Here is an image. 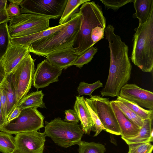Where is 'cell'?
I'll return each mask as SVG.
<instances>
[{"mask_svg":"<svg viewBox=\"0 0 153 153\" xmlns=\"http://www.w3.org/2000/svg\"><path fill=\"white\" fill-rule=\"evenodd\" d=\"M114 29L112 25H109L104 31L109 44L110 59L108 76L100 92L102 97L119 96L121 89L131 77L132 65L128 56V46L115 34Z\"/></svg>","mask_w":153,"mask_h":153,"instance_id":"6da1fadb","label":"cell"},{"mask_svg":"<svg viewBox=\"0 0 153 153\" xmlns=\"http://www.w3.org/2000/svg\"><path fill=\"white\" fill-rule=\"evenodd\" d=\"M79 13L80 27L74 48L80 56L103 38L106 19L100 6L94 1L83 4Z\"/></svg>","mask_w":153,"mask_h":153,"instance_id":"7a4b0ae2","label":"cell"},{"mask_svg":"<svg viewBox=\"0 0 153 153\" xmlns=\"http://www.w3.org/2000/svg\"><path fill=\"white\" fill-rule=\"evenodd\" d=\"M80 23V16L78 12L71 17L68 24L62 29L29 45V52L46 56L54 51L74 47L79 30Z\"/></svg>","mask_w":153,"mask_h":153,"instance_id":"3957f363","label":"cell"},{"mask_svg":"<svg viewBox=\"0 0 153 153\" xmlns=\"http://www.w3.org/2000/svg\"><path fill=\"white\" fill-rule=\"evenodd\" d=\"M131 59L143 71L153 69V11L146 22L135 29Z\"/></svg>","mask_w":153,"mask_h":153,"instance_id":"277c9868","label":"cell"},{"mask_svg":"<svg viewBox=\"0 0 153 153\" xmlns=\"http://www.w3.org/2000/svg\"><path fill=\"white\" fill-rule=\"evenodd\" d=\"M46 136L51 138L58 145L67 148L78 145L84 132L78 123H72L55 118L50 122H45Z\"/></svg>","mask_w":153,"mask_h":153,"instance_id":"5b68a950","label":"cell"},{"mask_svg":"<svg viewBox=\"0 0 153 153\" xmlns=\"http://www.w3.org/2000/svg\"><path fill=\"white\" fill-rule=\"evenodd\" d=\"M51 19L35 14L22 13L13 17L8 25L11 38L24 36L49 28Z\"/></svg>","mask_w":153,"mask_h":153,"instance_id":"8992f818","label":"cell"},{"mask_svg":"<svg viewBox=\"0 0 153 153\" xmlns=\"http://www.w3.org/2000/svg\"><path fill=\"white\" fill-rule=\"evenodd\" d=\"M37 108L32 107L22 109L17 117L0 127V131L11 134L37 131L44 127L45 117Z\"/></svg>","mask_w":153,"mask_h":153,"instance_id":"52a82bcc","label":"cell"},{"mask_svg":"<svg viewBox=\"0 0 153 153\" xmlns=\"http://www.w3.org/2000/svg\"><path fill=\"white\" fill-rule=\"evenodd\" d=\"M34 61L28 53L10 74L19 102L27 94L33 84L35 71Z\"/></svg>","mask_w":153,"mask_h":153,"instance_id":"ba28073f","label":"cell"},{"mask_svg":"<svg viewBox=\"0 0 153 153\" xmlns=\"http://www.w3.org/2000/svg\"><path fill=\"white\" fill-rule=\"evenodd\" d=\"M68 0H22L21 14L28 13L56 19L61 16Z\"/></svg>","mask_w":153,"mask_h":153,"instance_id":"9c48e42d","label":"cell"},{"mask_svg":"<svg viewBox=\"0 0 153 153\" xmlns=\"http://www.w3.org/2000/svg\"><path fill=\"white\" fill-rule=\"evenodd\" d=\"M98 116L105 129L111 134L120 135V129L108 98L100 95H92Z\"/></svg>","mask_w":153,"mask_h":153,"instance_id":"30bf717a","label":"cell"},{"mask_svg":"<svg viewBox=\"0 0 153 153\" xmlns=\"http://www.w3.org/2000/svg\"><path fill=\"white\" fill-rule=\"evenodd\" d=\"M46 137L44 132L37 131L18 133L14 137L15 151L18 153H43Z\"/></svg>","mask_w":153,"mask_h":153,"instance_id":"8fae6325","label":"cell"},{"mask_svg":"<svg viewBox=\"0 0 153 153\" xmlns=\"http://www.w3.org/2000/svg\"><path fill=\"white\" fill-rule=\"evenodd\" d=\"M119 96L141 107L153 109V93L135 84L125 85L121 89Z\"/></svg>","mask_w":153,"mask_h":153,"instance_id":"7c38bea8","label":"cell"},{"mask_svg":"<svg viewBox=\"0 0 153 153\" xmlns=\"http://www.w3.org/2000/svg\"><path fill=\"white\" fill-rule=\"evenodd\" d=\"M62 69L51 64L46 59L38 64L33 75V85L37 89L59 81Z\"/></svg>","mask_w":153,"mask_h":153,"instance_id":"4fadbf2b","label":"cell"},{"mask_svg":"<svg viewBox=\"0 0 153 153\" xmlns=\"http://www.w3.org/2000/svg\"><path fill=\"white\" fill-rule=\"evenodd\" d=\"M79 56L74 47L71 46L52 52L46 56L51 64L62 70L72 66Z\"/></svg>","mask_w":153,"mask_h":153,"instance_id":"5bb4252c","label":"cell"},{"mask_svg":"<svg viewBox=\"0 0 153 153\" xmlns=\"http://www.w3.org/2000/svg\"><path fill=\"white\" fill-rule=\"evenodd\" d=\"M30 53L28 46L11 43L1 60L6 75L10 74L23 59Z\"/></svg>","mask_w":153,"mask_h":153,"instance_id":"9a60e30c","label":"cell"},{"mask_svg":"<svg viewBox=\"0 0 153 153\" xmlns=\"http://www.w3.org/2000/svg\"><path fill=\"white\" fill-rule=\"evenodd\" d=\"M74 109L81 122L82 129L86 134H90L91 131H95V127L84 97H76Z\"/></svg>","mask_w":153,"mask_h":153,"instance_id":"2e32d148","label":"cell"},{"mask_svg":"<svg viewBox=\"0 0 153 153\" xmlns=\"http://www.w3.org/2000/svg\"><path fill=\"white\" fill-rule=\"evenodd\" d=\"M119 126L121 137L128 138L137 135L140 128L130 121L123 113L114 100L110 101Z\"/></svg>","mask_w":153,"mask_h":153,"instance_id":"e0dca14e","label":"cell"},{"mask_svg":"<svg viewBox=\"0 0 153 153\" xmlns=\"http://www.w3.org/2000/svg\"><path fill=\"white\" fill-rule=\"evenodd\" d=\"M68 22L29 35L17 38H11V42L14 45L28 46L33 43L51 36L61 30L68 24Z\"/></svg>","mask_w":153,"mask_h":153,"instance_id":"ac0fdd59","label":"cell"},{"mask_svg":"<svg viewBox=\"0 0 153 153\" xmlns=\"http://www.w3.org/2000/svg\"><path fill=\"white\" fill-rule=\"evenodd\" d=\"M152 120L148 118L143 120L142 126L135 136L128 138H121L129 144L151 143L153 140V131L152 128Z\"/></svg>","mask_w":153,"mask_h":153,"instance_id":"d6986e66","label":"cell"},{"mask_svg":"<svg viewBox=\"0 0 153 153\" xmlns=\"http://www.w3.org/2000/svg\"><path fill=\"white\" fill-rule=\"evenodd\" d=\"M0 86L3 88L6 92L7 99V120L19 104L14 88L12 84L10 74L6 76Z\"/></svg>","mask_w":153,"mask_h":153,"instance_id":"ffe728a7","label":"cell"},{"mask_svg":"<svg viewBox=\"0 0 153 153\" xmlns=\"http://www.w3.org/2000/svg\"><path fill=\"white\" fill-rule=\"evenodd\" d=\"M133 3L135 13L133 18H138L139 25H142L146 22L153 11V0H134Z\"/></svg>","mask_w":153,"mask_h":153,"instance_id":"44dd1931","label":"cell"},{"mask_svg":"<svg viewBox=\"0 0 153 153\" xmlns=\"http://www.w3.org/2000/svg\"><path fill=\"white\" fill-rule=\"evenodd\" d=\"M44 95L42 91H37L26 95L19 101L18 104L22 109L32 107L44 108L43 101Z\"/></svg>","mask_w":153,"mask_h":153,"instance_id":"7402d4cb","label":"cell"},{"mask_svg":"<svg viewBox=\"0 0 153 153\" xmlns=\"http://www.w3.org/2000/svg\"><path fill=\"white\" fill-rule=\"evenodd\" d=\"M90 0H68L62 14L59 20V25L68 22L75 14L79 12V7Z\"/></svg>","mask_w":153,"mask_h":153,"instance_id":"603a6c76","label":"cell"},{"mask_svg":"<svg viewBox=\"0 0 153 153\" xmlns=\"http://www.w3.org/2000/svg\"><path fill=\"white\" fill-rule=\"evenodd\" d=\"M122 102L143 120L149 118L152 120L153 110H146L129 101L122 98L119 96L116 100Z\"/></svg>","mask_w":153,"mask_h":153,"instance_id":"cb8c5ba5","label":"cell"},{"mask_svg":"<svg viewBox=\"0 0 153 153\" xmlns=\"http://www.w3.org/2000/svg\"><path fill=\"white\" fill-rule=\"evenodd\" d=\"M7 22L0 24V60L7 52L11 42Z\"/></svg>","mask_w":153,"mask_h":153,"instance_id":"d4e9b609","label":"cell"},{"mask_svg":"<svg viewBox=\"0 0 153 153\" xmlns=\"http://www.w3.org/2000/svg\"><path fill=\"white\" fill-rule=\"evenodd\" d=\"M16 149L14 137L6 132H0V152L12 153Z\"/></svg>","mask_w":153,"mask_h":153,"instance_id":"484cf974","label":"cell"},{"mask_svg":"<svg viewBox=\"0 0 153 153\" xmlns=\"http://www.w3.org/2000/svg\"><path fill=\"white\" fill-rule=\"evenodd\" d=\"M85 102L94 124L95 133L94 136L95 137L102 130L105 131V129L98 116L92 100L91 98H85Z\"/></svg>","mask_w":153,"mask_h":153,"instance_id":"4316f807","label":"cell"},{"mask_svg":"<svg viewBox=\"0 0 153 153\" xmlns=\"http://www.w3.org/2000/svg\"><path fill=\"white\" fill-rule=\"evenodd\" d=\"M78 145L79 153H104L106 151L104 145L94 142H88L81 140Z\"/></svg>","mask_w":153,"mask_h":153,"instance_id":"83f0119b","label":"cell"},{"mask_svg":"<svg viewBox=\"0 0 153 153\" xmlns=\"http://www.w3.org/2000/svg\"><path fill=\"white\" fill-rule=\"evenodd\" d=\"M116 104L125 115L140 128L142 126L143 120L120 101L114 100Z\"/></svg>","mask_w":153,"mask_h":153,"instance_id":"f1b7e54d","label":"cell"},{"mask_svg":"<svg viewBox=\"0 0 153 153\" xmlns=\"http://www.w3.org/2000/svg\"><path fill=\"white\" fill-rule=\"evenodd\" d=\"M97 51V48L93 46L91 47L85 53L79 56L73 63L72 65H76L81 68L84 65L88 64L91 61Z\"/></svg>","mask_w":153,"mask_h":153,"instance_id":"f546056e","label":"cell"},{"mask_svg":"<svg viewBox=\"0 0 153 153\" xmlns=\"http://www.w3.org/2000/svg\"><path fill=\"white\" fill-rule=\"evenodd\" d=\"M102 86V83L99 80L91 84L81 82L77 88V91L79 96L85 95H89L91 97L92 95V92L94 90Z\"/></svg>","mask_w":153,"mask_h":153,"instance_id":"4dcf8cb0","label":"cell"},{"mask_svg":"<svg viewBox=\"0 0 153 153\" xmlns=\"http://www.w3.org/2000/svg\"><path fill=\"white\" fill-rule=\"evenodd\" d=\"M128 153H152L153 146L151 143H134L128 145Z\"/></svg>","mask_w":153,"mask_h":153,"instance_id":"1f68e13d","label":"cell"},{"mask_svg":"<svg viewBox=\"0 0 153 153\" xmlns=\"http://www.w3.org/2000/svg\"><path fill=\"white\" fill-rule=\"evenodd\" d=\"M100 1L107 9H111L116 10L129 3L133 2L134 0H100Z\"/></svg>","mask_w":153,"mask_h":153,"instance_id":"d6a6232c","label":"cell"},{"mask_svg":"<svg viewBox=\"0 0 153 153\" xmlns=\"http://www.w3.org/2000/svg\"><path fill=\"white\" fill-rule=\"evenodd\" d=\"M7 2L6 0H0V24L8 22L10 20L6 10Z\"/></svg>","mask_w":153,"mask_h":153,"instance_id":"836d02e7","label":"cell"},{"mask_svg":"<svg viewBox=\"0 0 153 153\" xmlns=\"http://www.w3.org/2000/svg\"><path fill=\"white\" fill-rule=\"evenodd\" d=\"M10 3L7 7L6 10L8 15L11 19L13 17L18 16L21 14L20 8L17 4L9 1Z\"/></svg>","mask_w":153,"mask_h":153,"instance_id":"e575fe53","label":"cell"},{"mask_svg":"<svg viewBox=\"0 0 153 153\" xmlns=\"http://www.w3.org/2000/svg\"><path fill=\"white\" fill-rule=\"evenodd\" d=\"M65 118L64 121L74 123H79V119L74 109H69L65 110Z\"/></svg>","mask_w":153,"mask_h":153,"instance_id":"d590c367","label":"cell"},{"mask_svg":"<svg viewBox=\"0 0 153 153\" xmlns=\"http://www.w3.org/2000/svg\"><path fill=\"white\" fill-rule=\"evenodd\" d=\"M0 100L4 115L6 118L7 102L6 92L4 89L0 86Z\"/></svg>","mask_w":153,"mask_h":153,"instance_id":"8d00e7d4","label":"cell"},{"mask_svg":"<svg viewBox=\"0 0 153 153\" xmlns=\"http://www.w3.org/2000/svg\"><path fill=\"white\" fill-rule=\"evenodd\" d=\"M22 109L18 105L7 119V123L17 117L20 115Z\"/></svg>","mask_w":153,"mask_h":153,"instance_id":"74e56055","label":"cell"},{"mask_svg":"<svg viewBox=\"0 0 153 153\" xmlns=\"http://www.w3.org/2000/svg\"><path fill=\"white\" fill-rule=\"evenodd\" d=\"M7 122V119L4 115L0 100V127L3 126Z\"/></svg>","mask_w":153,"mask_h":153,"instance_id":"f35d334b","label":"cell"},{"mask_svg":"<svg viewBox=\"0 0 153 153\" xmlns=\"http://www.w3.org/2000/svg\"><path fill=\"white\" fill-rule=\"evenodd\" d=\"M6 76V73L2 62L0 60V85Z\"/></svg>","mask_w":153,"mask_h":153,"instance_id":"ab89813d","label":"cell"},{"mask_svg":"<svg viewBox=\"0 0 153 153\" xmlns=\"http://www.w3.org/2000/svg\"><path fill=\"white\" fill-rule=\"evenodd\" d=\"M22 1V0H9L8 1L16 4L19 5H20Z\"/></svg>","mask_w":153,"mask_h":153,"instance_id":"60d3db41","label":"cell"},{"mask_svg":"<svg viewBox=\"0 0 153 153\" xmlns=\"http://www.w3.org/2000/svg\"><path fill=\"white\" fill-rule=\"evenodd\" d=\"M12 153H18L17 152H16L15 150L13 152H12Z\"/></svg>","mask_w":153,"mask_h":153,"instance_id":"b9f144b4","label":"cell"}]
</instances>
